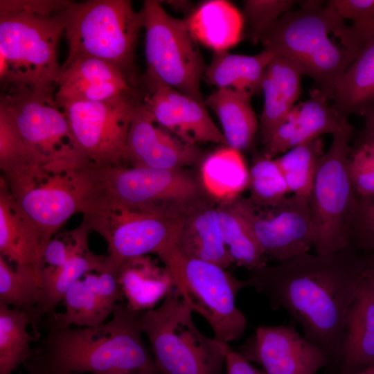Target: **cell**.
Listing matches in <instances>:
<instances>
[{"label":"cell","mask_w":374,"mask_h":374,"mask_svg":"<svg viewBox=\"0 0 374 374\" xmlns=\"http://www.w3.org/2000/svg\"><path fill=\"white\" fill-rule=\"evenodd\" d=\"M368 263L369 253L350 244L334 253L308 252L249 271L244 282L273 310L286 312L337 368L346 314Z\"/></svg>","instance_id":"6da1fadb"},{"label":"cell","mask_w":374,"mask_h":374,"mask_svg":"<svg viewBox=\"0 0 374 374\" xmlns=\"http://www.w3.org/2000/svg\"><path fill=\"white\" fill-rule=\"evenodd\" d=\"M43 335L24 364L27 374H159L142 335L139 312L119 303L105 323L60 327L42 321Z\"/></svg>","instance_id":"7a4b0ae2"},{"label":"cell","mask_w":374,"mask_h":374,"mask_svg":"<svg viewBox=\"0 0 374 374\" xmlns=\"http://www.w3.org/2000/svg\"><path fill=\"white\" fill-rule=\"evenodd\" d=\"M271 25L260 42L266 50L293 62L330 101L348 67L365 44L328 1H299Z\"/></svg>","instance_id":"3957f363"},{"label":"cell","mask_w":374,"mask_h":374,"mask_svg":"<svg viewBox=\"0 0 374 374\" xmlns=\"http://www.w3.org/2000/svg\"><path fill=\"white\" fill-rule=\"evenodd\" d=\"M69 52L64 67L82 57L108 62L139 86L136 48L144 28L142 9L136 11L127 0L70 2L62 12Z\"/></svg>","instance_id":"277c9868"},{"label":"cell","mask_w":374,"mask_h":374,"mask_svg":"<svg viewBox=\"0 0 374 374\" xmlns=\"http://www.w3.org/2000/svg\"><path fill=\"white\" fill-rule=\"evenodd\" d=\"M182 296L174 289L157 308L139 312L159 374H222L228 344L202 333Z\"/></svg>","instance_id":"5b68a950"},{"label":"cell","mask_w":374,"mask_h":374,"mask_svg":"<svg viewBox=\"0 0 374 374\" xmlns=\"http://www.w3.org/2000/svg\"><path fill=\"white\" fill-rule=\"evenodd\" d=\"M63 10L49 15L0 10L2 87L20 84L38 93H55L62 67L57 51L64 30Z\"/></svg>","instance_id":"8992f818"},{"label":"cell","mask_w":374,"mask_h":374,"mask_svg":"<svg viewBox=\"0 0 374 374\" xmlns=\"http://www.w3.org/2000/svg\"><path fill=\"white\" fill-rule=\"evenodd\" d=\"M97 187L96 165L82 158L45 161L8 186L39 229L45 249L71 217L82 213Z\"/></svg>","instance_id":"52a82bcc"},{"label":"cell","mask_w":374,"mask_h":374,"mask_svg":"<svg viewBox=\"0 0 374 374\" xmlns=\"http://www.w3.org/2000/svg\"><path fill=\"white\" fill-rule=\"evenodd\" d=\"M91 231L107 242L103 267L116 272L127 260L157 254L175 242L184 217L125 204L99 187L82 213Z\"/></svg>","instance_id":"ba28073f"},{"label":"cell","mask_w":374,"mask_h":374,"mask_svg":"<svg viewBox=\"0 0 374 374\" xmlns=\"http://www.w3.org/2000/svg\"><path fill=\"white\" fill-rule=\"evenodd\" d=\"M157 256L189 308L207 321L215 338L229 344L242 336L247 319L237 307L235 298L246 287L244 280L216 264L186 256L175 242Z\"/></svg>","instance_id":"9c48e42d"},{"label":"cell","mask_w":374,"mask_h":374,"mask_svg":"<svg viewBox=\"0 0 374 374\" xmlns=\"http://www.w3.org/2000/svg\"><path fill=\"white\" fill-rule=\"evenodd\" d=\"M141 9L146 71L141 84H164L204 103L201 81L206 66L185 20L170 15L159 1L145 0Z\"/></svg>","instance_id":"30bf717a"},{"label":"cell","mask_w":374,"mask_h":374,"mask_svg":"<svg viewBox=\"0 0 374 374\" xmlns=\"http://www.w3.org/2000/svg\"><path fill=\"white\" fill-rule=\"evenodd\" d=\"M355 130L350 124L332 134L322 157L308 197L318 254L338 251L350 244L351 221L357 195L350 178L348 163Z\"/></svg>","instance_id":"8fae6325"},{"label":"cell","mask_w":374,"mask_h":374,"mask_svg":"<svg viewBox=\"0 0 374 374\" xmlns=\"http://www.w3.org/2000/svg\"><path fill=\"white\" fill-rule=\"evenodd\" d=\"M96 175L99 188L116 199L177 217L208 196L199 178L185 168L96 166Z\"/></svg>","instance_id":"7c38bea8"},{"label":"cell","mask_w":374,"mask_h":374,"mask_svg":"<svg viewBox=\"0 0 374 374\" xmlns=\"http://www.w3.org/2000/svg\"><path fill=\"white\" fill-rule=\"evenodd\" d=\"M141 98L134 89L106 100L69 101L59 105L80 156L100 167L125 166L128 131Z\"/></svg>","instance_id":"4fadbf2b"},{"label":"cell","mask_w":374,"mask_h":374,"mask_svg":"<svg viewBox=\"0 0 374 374\" xmlns=\"http://www.w3.org/2000/svg\"><path fill=\"white\" fill-rule=\"evenodd\" d=\"M0 109L10 117L24 142L45 159L82 158L55 93L6 85L1 93Z\"/></svg>","instance_id":"5bb4252c"},{"label":"cell","mask_w":374,"mask_h":374,"mask_svg":"<svg viewBox=\"0 0 374 374\" xmlns=\"http://www.w3.org/2000/svg\"><path fill=\"white\" fill-rule=\"evenodd\" d=\"M232 202L268 260L282 262L314 247L315 235L305 197L292 194L267 206H256L241 196Z\"/></svg>","instance_id":"9a60e30c"},{"label":"cell","mask_w":374,"mask_h":374,"mask_svg":"<svg viewBox=\"0 0 374 374\" xmlns=\"http://www.w3.org/2000/svg\"><path fill=\"white\" fill-rule=\"evenodd\" d=\"M238 352L265 374H316L330 366L326 353L292 325L258 327Z\"/></svg>","instance_id":"2e32d148"},{"label":"cell","mask_w":374,"mask_h":374,"mask_svg":"<svg viewBox=\"0 0 374 374\" xmlns=\"http://www.w3.org/2000/svg\"><path fill=\"white\" fill-rule=\"evenodd\" d=\"M200 157L197 145L184 142L159 125L141 98L128 131L125 166L181 169L195 164Z\"/></svg>","instance_id":"e0dca14e"},{"label":"cell","mask_w":374,"mask_h":374,"mask_svg":"<svg viewBox=\"0 0 374 374\" xmlns=\"http://www.w3.org/2000/svg\"><path fill=\"white\" fill-rule=\"evenodd\" d=\"M144 105L155 121L184 142L197 145H226L222 131L208 114L204 103L161 84L144 86Z\"/></svg>","instance_id":"ac0fdd59"},{"label":"cell","mask_w":374,"mask_h":374,"mask_svg":"<svg viewBox=\"0 0 374 374\" xmlns=\"http://www.w3.org/2000/svg\"><path fill=\"white\" fill-rule=\"evenodd\" d=\"M123 299L116 272L103 265L84 274L69 289L62 301L63 312H55L42 321L60 327L98 326L107 321Z\"/></svg>","instance_id":"d6986e66"},{"label":"cell","mask_w":374,"mask_h":374,"mask_svg":"<svg viewBox=\"0 0 374 374\" xmlns=\"http://www.w3.org/2000/svg\"><path fill=\"white\" fill-rule=\"evenodd\" d=\"M134 89L138 87L117 66L82 57L61 67L55 98L58 105L69 101H103Z\"/></svg>","instance_id":"ffe728a7"},{"label":"cell","mask_w":374,"mask_h":374,"mask_svg":"<svg viewBox=\"0 0 374 374\" xmlns=\"http://www.w3.org/2000/svg\"><path fill=\"white\" fill-rule=\"evenodd\" d=\"M374 367V274L369 263L349 306L337 371L357 374Z\"/></svg>","instance_id":"44dd1931"},{"label":"cell","mask_w":374,"mask_h":374,"mask_svg":"<svg viewBox=\"0 0 374 374\" xmlns=\"http://www.w3.org/2000/svg\"><path fill=\"white\" fill-rule=\"evenodd\" d=\"M42 234L0 178V256L19 266L41 270Z\"/></svg>","instance_id":"7402d4cb"},{"label":"cell","mask_w":374,"mask_h":374,"mask_svg":"<svg viewBox=\"0 0 374 374\" xmlns=\"http://www.w3.org/2000/svg\"><path fill=\"white\" fill-rule=\"evenodd\" d=\"M215 202L206 196L187 212L175 244L189 258L226 269L233 262L222 240Z\"/></svg>","instance_id":"603a6c76"},{"label":"cell","mask_w":374,"mask_h":374,"mask_svg":"<svg viewBox=\"0 0 374 374\" xmlns=\"http://www.w3.org/2000/svg\"><path fill=\"white\" fill-rule=\"evenodd\" d=\"M301 73L288 59L274 54L262 85L264 106L258 120V136L265 145L286 118L301 94Z\"/></svg>","instance_id":"cb8c5ba5"},{"label":"cell","mask_w":374,"mask_h":374,"mask_svg":"<svg viewBox=\"0 0 374 374\" xmlns=\"http://www.w3.org/2000/svg\"><path fill=\"white\" fill-rule=\"evenodd\" d=\"M116 276L126 305L134 312L154 309L175 287L168 269L148 255L125 262L117 270Z\"/></svg>","instance_id":"d4e9b609"},{"label":"cell","mask_w":374,"mask_h":374,"mask_svg":"<svg viewBox=\"0 0 374 374\" xmlns=\"http://www.w3.org/2000/svg\"><path fill=\"white\" fill-rule=\"evenodd\" d=\"M184 20L197 43L214 52L227 51L244 36L242 14L228 1H204L193 8Z\"/></svg>","instance_id":"484cf974"},{"label":"cell","mask_w":374,"mask_h":374,"mask_svg":"<svg viewBox=\"0 0 374 374\" xmlns=\"http://www.w3.org/2000/svg\"><path fill=\"white\" fill-rule=\"evenodd\" d=\"M331 106L346 118L374 117V37L365 42L341 76Z\"/></svg>","instance_id":"4316f807"},{"label":"cell","mask_w":374,"mask_h":374,"mask_svg":"<svg viewBox=\"0 0 374 374\" xmlns=\"http://www.w3.org/2000/svg\"><path fill=\"white\" fill-rule=\"evenodd\" d=\"M251 96L232 89H217L204 104L218 118L226 146L240 152L253 148L258 120L251 105Z\"/></svg>","instance_id":"83f0119b"},{"label":"cell","mask_w":374,"mask_h":374,"mask_svg":"<svg viewBox=\"0 0 374 374\" xmlns=\"http://www.w3.org/2000/svg\"><path fill=\"white\" fill-rule=\"evenodd\" d=\"M274 54L266 50L254 55L215 51L204 78L217 89H232L253 96L262 91L267 68Z\"/></svg>","instance_id":"f1b7e54d"},{"label":"cell","mask_w":374,"mask_h":374,"mask_svg":"<svg viewBox=\"0 0 374 374\" xmlns=\"http://www.w3.org/2000/svg\"><path fill=\"white\" fill-rule=\"evenodd\" d=\"M199 174L204 190L218 203L233 201L248 188L249 170L241 152L226 145L204 159Z\"/></svg>","instance_id":"f546056e"},{"label":"cell","mask_w":374,"mask_h":374,"mask_svg":"<svg viewBox=\"0 0 374 374\" xmlns=\"http://www.w3.org/2000/svg\"><path fill=\"white\" fill-rule=\"evenodd\" d=\"M41 298V270L13 265L0 256V304L26 312L37 338L41 336L37 314Z\"/></svg>","instance_id":"4dcf8cb0"},{"label":"cell","mask_w":374,"mask_h":374,"mask_svg":"<svg viewBox=\"0 0 374 374\" xmlns=\"http://www.w3.org/2000/svg\"><path fill=\"white\" fill-rule=\"evenodd\" d=\"M106 256L90 250L60 267H41L42 298L37 308L38 317L55 312L57 305L73 284L89 271L100 269Z\"/></svg>","instance_id":"1f68e13d"},{"label":"cell","mask_w":374,"mask_h":374,"mask_svg":"<svg viewBox=\"0 0 374 374\" xmlns=\"http://www.w3.org/2000/svg\"><path fill=\"white\" fill-rule=\"evenodd\" d=\"M217 210L222 240L233 263L249 271L267 265V257L233 202L218 203Z\"/></svg>","instance_id":"d6a6232c"},{"label":"cell","mask_w":374,"mask_h":374,"mask_svg":"<svg viewBox=\"0 0 374 374\" xmlns=\"http://www.w3.org/2000/svg\"><path fill=\"white\" fill-rule=\"evenodd\" d=\"M28 315L0 304V374H12L30 357V344L37 339L28 330Z\"/></svg>","instance_id":"836d02e7"},{"label":"cell","mask_w":374,"mask_h":374,"mask_svg":"<svg viewBox=\"0 0 374 374\" xmlns=\"http://www.w3.org/2000/svg\"><path fill=\"white\" fill-rule=\"evenodd\" d=\"M45 161L24 142L10 117L0 109V178L8 186Z\"/></svg>","instance_id":"e575fe53"},{"label":"cell","mask_w":374,"mask_h":374,"mask_svg":"<svg viewBox=\"0 0 374 374\" xmlns=\"http://www.w3.org/2000/svg\"><path fill=\"white\" fill-rule=\"evenodd\" d=\"M310 96L308 100L299 104L291 148L325 134H334L350 125L348 118L339 114L318 89L312 88Z\"/></svg>","instance_id":"d590c367"},{"label":"cell","mask_w":374,"mask_h":374,"mask_svg":"<svg viewBox=\"0 0 374 374\" xmlns=\"http://www.w3.org/2000/svg\"><path fill=\"white\" fill-rule=\"evenodd\" d=\"M322 136L299 144L274 158L290 193L308 199L319 163L324 154Z\"/></svg>","instance_id":"8d00e7d4"},{"label":"cell","mask_w":374,"mask_h":374,"mask_svg":"<svg viewBox=\"0 0 374 374\" xmlns=\"http://www.w3.org/2000/svg\"><path fill=\"white\" fill-rule=\"evenodd\" d=\"M249 197L254 205L267 206L276 204L290 191L275 159L256 153L249 169Z\"/></svg>","instance_id":"74e56055"},{"label":"cell","mask_w":374,"mask_h":374,"mask_svg":"<svg viewBox=\"0 0 374 374\" xmlns=\"http://www.w3.org/2000/svg\"><path fill=\"white\" fill-rule=\"evenodd\" d=\"M298 2L294 0H245L242 16L244 36L253 44L260 42L265 30Z\"/></svg>","instance_id":"f35d334b"},{"label":"cell","mask_w":374,"mask_h":374,"mask_svg":"<svg viewBox=\"0 0 374 374\" xmlns=\"http://www.w3.org/2000/svg\"><path fill=\"white\" fill-rule=\"evenodd\" d=\"M91 231L88 223L83 218L75 229L57 233L47 244L41 266L60 267L89 251L88 240Z\"/></svg>","instance_id":"ab89813d"},{"label":"cell","mask_w":374,"mask_h":374,"mask_svg":"<svg viewBox=\"0 0 374 374\" xmlns=\"http://www.w3.org/2000/svg\"><path fill=\"white\" fill-rule=\"evenodd\" d=\"M348 170L357 196L374 195V145L353 144Z\"/></svg>","instance_id":"60d3db41"},{"label":"cell","mask_w":374,"mask_h":374,"mask_svg":"<svg viewBox=\"0 0 374 374\" xmlns=\"http://www.w3.org/2000/svg\"><path fill=\"white\" fill-rule=\"evenodd\" d=\"M350 242L358 251L374 252V195L357 196L351 221Z\"/></svg>","instance_id":"b9f144b4"},{"label":"cell","mask_w":374,"mask_h":374,"mask_svg":"<svg viewBox=\"0 0 374 374\" xmlns=\"http://www.w3.org/2000/svg\"><path fill=\"white\" fill-rule=\"evenodd\" d=\"M328 2L352 26L366 42L374 37V0H329Z\"/></svg>","instance_id":"7bdbcfd3"},{"label":"cell","mask_w":374,"mask_h":374,"mask_svg":"<svg viewBox=\"0 0 374 374\" xmlns=\"http://www.w3.org/2000/svg\"><path fill=\"white\" fill-rule=\"evenodd\" d=\"M299 105H294L287 114L285 120L275 130L268 142L263 145L262 154L269 159H274L279 154H284L291 149L294 138Z\"/></svg>","instance_id":"ee69618b"},{"label":"cell","mask_w":374,"mask_h":374,"mask_svg":"<svg viewBox=\"0 0 374 374\" xmlns=\"http://www.w3.org/2000/svg\"><path fill=\"white\" fill-rule=\"evenodd\" d=\"M69 1H10L1 0L0 10L25 11L49 15L64 10Z\"/></svg>","instance_id":"f6af8a7d"},{"label":"cell","mask_w":374,"mask_h":374,"mask_svg":"<svg viewBox=\"0 0 374 374\" xmlns=\"http://www.w3.org/2000/svg\"><path fill=\"white\" fill-rule=\"evenodd\" d=\"M224 371V374H265L262 370L253 366L238 351L231 348L226 355Z\"/></svg>","instance_id":"bcb514c9"},{"label":"cell","mask_w":374,"mask_h":374,"mask_svg":"<svg viewBox=\"0 0 374 374\" xmlns=\"http://www.w3.org/2000/svg\"><path fill=\"white\" fill-rule=\"evenodd\" d=\"M354 144L374 145V117L365 118L364 125L357 134Z\"/></svg>","instance_id":"7dc6e473"},{"label":"cell","mask_w":374,"mask_h":374,"mask_svg":"<svg viewBox=\"0 0 374 374\" xmlns=\"http://www.w3.org/2000/svg\"><path fill=\"white\" fill-rule=\"evenodd\" d=\"M166 3L169 5L173 10L186 12L191 11L193 8H191L192 2L190 1L178 0V1H166Z\"/></svg>","instance_id":"c3c4849f"},{"label":"cell","mask_w":374,"mask_h":374,"mask_svg":"<svg viewBox=\"0 0 374 374\" xmlns=\"http://www.w3.org/2000/svg\"><path fill=\"white\" fill-rule=\"evenodd\" d=\"M369 265L374 274V252L369 253Z\"/></svg>","instance_id":"681fc988"},{"label":"cell","mask_w":374,"mask_h":374,"mask_svg":"<svg viewBox=\"0 0 374 374\" xmlns=\"http://www.w3.org/2000/svg\"><path fill=\"white\" fill-rule=\"evenodd\" d=\"M373 373H374V367L368 370L362 371L361 373H357V374H373Z\"/></svg>","instance_id":"f907efd6"},{"label":"cell","mask_w":374,"mask_h":374,"mask_svg":"<svg viewBox=\"0 0 374 374\" xmlns=\"http://www.w3.org/2000/svg\"><path fill=\"white\" fill-rule=\"evenodd\" d=\"M71 374H81V373H71Z\"/></svg>","instance_id":"816d5d0a"},{"label":"cell","mask_w":374,"mask_h":374,"mask_svg":"<svg viewBox=\"0 0 374 374\" xmlns=\"http://www.w3.org/2000/svg\"><path fill=\"white\" fill-rule=\"evenodd\" d=\"M373 374H374V373H373Z\"/></svg>","instance_id":"f5cc1de1"}]
</instances>
